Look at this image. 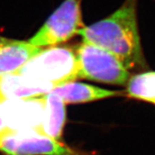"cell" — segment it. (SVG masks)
<instances>
[{"instance_id":"6da1fadb","label":"cell","mask_w":155,"mask_h":155,"mask_svg":"<svg viewBox=\"0 0 155 155\" xmlns=\"http://www.w3.org/2000/svg\"><path fill=\"white\" fill-rule=\"evenodd\" d=\"M138 0H125L109 17L84 26L78 35L83 41L98 46L116 55L127 70L146 66L137 17Z\"/></svg>"},{"instance_id":"7a4b0ae2","label":"cell","mask_w":155,"mask_h":155,"mask_svg":"<svg viewBox=\"0 0 155 155\" xmlns=\"http://www.w3.org/2000/svg\"><path fill=\"white\" fill-rule=\"evenodd\" d=\"M13 73L47 81L58 86L78 78L76 52L65 46L41 49Z\"/></svg>"},{"instance_id":"3957f363","label":"cell","mask_w":155,"mask_h":155,"mask_svg":"<svg viewBox=\"0 0 155 155\" xmlns=\"http://www.w3.org/2000/svg\"><path fill=\"white\" fill-rule=\"evenodd\" d=\"M78 78L109 84H126L130 73L112 53L83 41L76 50Z\"/></svg>"},{"instance_id":"277c9868","label":"cell","mask_w":155,"mask_h":155,"mask_svg":"<svg viewBox=\"0 0 155 155\" xmlns=\"http://www.w3.org/2000/svg\"><path fill=\"white\" fill-rule=\"evenodd\" d=\"M81 0H64L36 34L28 41L36 47H53L66 42L84 27Z\"/></svg>"},{"instance_id":"5b68a950","label":"cell","mask_w":155,"mask_h":155,"mask_svg":"<svg viewBox=\"0 0 155 155\" xmlns=\"http://www.w3.org/2000/svg\"><path fill=\"white\" fill-rule=\"evenodd\" d=\"M0 150L8 155H73L56 140L35 130H11L2 140Z\"/></svg>"},{"instance_id":"8992f818","label":"cell","mask_w":155,"mask_h":155,"mask_svg":"<svg viewBox=\"0 0 155 155\" xmlns=\"http://www.w3.org/2000/svg\"><path fill=\"white\" fill-rule=\"evenodd\" d=\"M6 127L12 130L37 131L45 110V97L41 99L10 100L1 104Z\"/></svg>"},{"instance_id":"52a82bcc","label":"cell","mask_w":155,"mask_h":155,"mask_svg":"<svg viewBox=\"0 0 155 155\" xmlns=\"http://www.w3.org/2000/svg\"><path fill=\"white\" fill-rule=\"evenodd\" d=\"M55 86L53 84L17 73L0 76V104L48 94Z\"/></svg>"},{"instance_id":"ba28073f","label":"cell","mask_w":155,"mask_h":155,"mask_svg":"<svg viewBox=\"0 0 155 155\" xmlns=\"http://www.w3.org/2000/svg\"><path fill=\"white\" fill-rule=\"evenodd\" d=\"M41 49L29 41L8 39L0 48V76L15 72Z\"/></svg>"},{"instance_id":"9c48e42d","label":"cell","mask_w":155,"mask_h":155,"mask_svg":"<svg viewBox=\"0 0 155 155\" xmlns=\"http://www.w3.org/2000/svg\"><path fill=\"white\" fill-rule=\"evenodd\" d=\"M64 103L78 104L108 98L118 95L119 91L99 88L87 84L68 82L56 86L52 91Z\"/></svg>"},{"instance_id":"30bf717a","label":"cell","mask_w":155,"mask_h":155,"mask_svg":"<svg viewBox=\"0 0 155 155\" xmlns=\"http://www.w3.org/2000/svg\"><path fill=\"white\" fill-rule=\"evenodd\" d=\"M43 119L36 132L57 140L61 136L66 122L65 103L61 97L50 91L46 94Z\"/></svg>"},{"instance_id":"8fae6325","label":"cell","mask_w":155,"mask_h":155,"mask_svg":"<svg viewBox=\"0 0 155 155\" xmlns=\"http://www.w3.org/2000/svg\"><path fill=\"white\" fill-rule=\"evenodd\" d=\"M126 93L131 98L155 105V72H145L131 76L127 83Z\"/></svg>"},{"instance_id":"7c38bea8","label":"cell","mask_w":155,"mask_h":155,"mask_svg":"<svg viewBox=\"0 0 155 155\" xmlns=\"http://www.w3.org/2000/svg\"><path fill=\"white\" fill-rule=\"evenodd\" d=\"M8 128L6 127L5 122L4 120V116H3V113H2V109H1V104H0V132L4 131L5 129Z\"/></svg>"},{"instance_id":"4fadbf2b","label":"cell","mask_w":155,"mask_h":155,"mask_svg":"<svg viewBox=\"0 0 155 155\" xmlns=\"http://www.w3.org/2000/svg\"><path fill=\"white\" fill-rule=\"evenodd\" d=\"M11 130H12V129H10V128H6V129H5L4 131L0 132V145H1V142H2V140H3V138L7 134L10 133V132H11Z\"/></svg>"},{"instance_id":"5bb4252c","label":"cell","mask_w":155,"mask_h":155,"mask_svg":"<svg viewBox=\"0 0 155 155\" xmlns=\"http://www.w3.org/2000/svg\"><path fill=\"white\" fill-rule=\"evenodd\" d=\"M7 40H8V39H5V38H4V37H1V36H0V48L5 43Z\"/></svg>"}]
</instances>
